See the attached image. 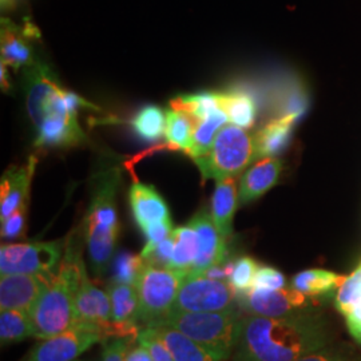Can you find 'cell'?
<instances>
[{"instance_id": "obj_4", "label": "cell", "mask_w": 361, "mask_h": 361, "mask_svg": "<svg viewBox=\"0 0 361 361\" xmlns=\"http://www.w3.org/2000/svg\"><path fill=\"white\" fill-rule=\"evenodd\" d=\"M82 264V247L71 238L66 243L65 255L58 269L30 313L35 338L42 340L59 335L77 324L75 297Z\"/></svg>"}, {"instance_id": "obj_38", "label": "cell", "mask_w": 361, "mask_h": 361, "mask_svg": "<svg viewBox=\"0 0 361 361\" xmlns=\"http://www.w3.org/2000/svg\"><path fill=\"white\" fill-rule=\"evenodd\" d=\"M137 337H106L102 361H125V353Z\"/></svg>"}, {"instance_id": "obj_5", "label": "cell", "mask_w": 361, "mask_h": 361, "mask_svg": "<svg viewBox=\"0 0 361 361\" xmlns=\"http://www.w3.org/2000/svg\"><path fill=\"white\" fill-rule=\"evenodd\" d=\"M240 312V308L224 312L173 310L153 325L173 326L200 344L214 361H226L237 344L243 319Z\"/></svg>"}, {"instance_id": "obj_3", "label": "cell", "mask_w": 361, "mask_h": 361, "mask_svg": "<svg viewBox=\"0 0 361 361\" xmlns=\"http://www.w3.org/2000/svg\"><path fill=\"white\" fill-rule=\"evenodd\" d=\"M122 182V165L116 158H104L90 178V204L82 231L87 244L91 268L104 276L116 249L121 225L116 210V194Z\"/></svg>"}, {"instance_id": "obj_21", "label": "cell", "mask_w": 361, "mask_h": 361, "mask_svg": "<svg viewBox=\"0 0 361 361\" xmlns=\"http://www.w3.org/2000/svg\"><path fill=\"white\" fill-rule=\"evenodd\" d=\"M296 116H280L267 123L255 135L256 159H262L277 155L289 141Z\"/></svg>"}, {"instance_id": "obj_43", "label": "cell", "mask_w": 361, "mask_h": 361, "mask_svg": "<svg viewBox=\"0 0 361 361\" xmlns=\"http://www.w3.org/2000/svg\"><path fill=\"white\" fill-rule=\"evenodd\" d=\"M16 3H18V0H1L3 8H13V7H16Z\"/></svg>"}, {"instance_id": "obj_33", "label": "cell", "mask_w": 361, "mask_h": 361, "mask_svg": "<svg viewBox=\"0 0 361 361\" xmlns=\"http://www.w3.org/2000/svg\"><path fill=\"white\" fill-rule=\"evenodd\" d=\"M258 267L259 265L257 261L249 256H243L234 261L229 283L237 292V295H243L252 290Z\"/></svg>"}, {"instance_id": "obj_34", "label": "cell", "mask_w": 361, "mask_h": 361, "mask_svg": "<svg viewBox=\"0 0 361 361\" xmlns=\"http://www.w3.org/2000/svg\"><path fill=\"white\" fill-rule=\"evenodd\" d=\"M173 250H174V240L171 234L165 241L157 245H145L141 252V256L150 265L170 269Z\"/></svg>"}, {"instance_id": "obj_15", "label": "cell", "mask_w": 361, "mask_h": 361, "mask_svg": "<svg viewBox=\"0 0 361 361\" xmlns=\"http://www.w3.org/2000/svg\"><path fill=\"white\" fill-rule=\"evenodd\" d=\"M106 290L110 297L111 323L116 337H137L141 331L137 285L110 281Z\"/></svg>"}, {"instance_id": "obj_19", "label": "cell", "mask_w": 361, "mask_h": 361, "mask_svg": "<svg viewBox=\"0 0 361 361\" xmlns=\"http://www.w3.org/2000/svg\"><path fill=\"white\" fill-rule=\"evenodd\" d=\"M283 164L279 158L268 157L259 159L246 171L240 180L238 200L240 205H247L268 193L279 182Z\"/></svg>"}, {"instance_id": "obj_17", "label": "cell", "mask_w": 361, "mask_h": 361, "mask_svg": "<svg viewBox=\"0 0 361 361\" xmlns=\"http://www.w3.org/2000/svg\"><path fill=\"white\" fill-rule=\"evenodd\" d=\"M35 165L37 158L31 157L25 166L8 169L3 174L0 183V221H4L28 201V190Z\"/></svg>"}, {"instance_id": "obj_10", "label": "cell", "mask_w": 361, "mask_h": 361, "mask_svg": "<svg viewBox=\"0 0 361 361\" xmlns=\"http://www.w3.org/2000/svg\"><path fill=\"white\" fill-rule=\"evenodd\" d=\"M107 336L98 326L75 324L59 335L42 338L20 361H75Z\"/></svg>"}, {"instance_id": "obj_32", "label": "cell", "mask_w": 361, "mask_h": 361, "mask_svg": "<svg viewBox=\"0 0 361 361\" xmlns=\"http://www.w3.org/2000/svg\"><path fill=\"white\" fill-rule=\"evenodd\" d=\"M143 267H145V259L141 255L137 256L129 252H122L113 261L111 281L137 285Z\"/></svg>"}, {"instance_id": "obj_11", "label": "cell", "mask_w": 361, "mask_h": 361, "mask_svg": "<svg viewBox=\"0 0 361 361\" xmlns=\"http://www.w3.org/2000/svg\"><path fill=\"white\" fill-rule=\"evenodd\" d=\"M310 298L296 289H252L243 295H237V305L249 316L259 317H286L310 312Z\"/></svg>"}, {"instance_id": "obj_30", "label": "cell", "mask_w": 361, "mask_h": 361, "mask_svg": "<svg viewBox=\"0 0 361 361\" xmlns=\"http://www.w3.org/2000/svg\"><path fill=\"white\" fill-rule=\"evenodd\" d=\"M131 126L142 140L153 142L165 135L166 114L157 106H146L134 116Z\"/></svg>"}, {"instance_id": "obj_18", "label": "cell", "mask_w": 361, "mask_h": 361, "mask_svg": "<svg viewBox=\"0 0 361 361\" xmlns=\"http://www.w3.org/2000/svg\"><path fill=\"white\" fill-rule=\"evenodd\" d=\"M129 202L134 219L142 232L153 224L171 219L168 204L150 185L135 182L130 188Z\"/></svg>"}, {"instance_id": "obj_7", "label": "cell", "mask_w": 361, "mask_h": 361, "mask_svg": "<svg viewBox=\"0 0 361 361\" xmlns=\"http://www.w3.org/2000/svg\"><path fill=\"white\" fill-rule=\"evenodd\" d=\"M185 276L180 271L154 267L145 261L137 283L141 329L159 322L174 310Z\"/></svg>"}, {"instance_id": "obj_2", "label": "cell", "mask_w": 361, "mask_h": 361, "mask_svg": "<svg viewBox=\"0 0 361 361\" xmlns=\"http://www.w3.org/2000/svg\"><path fill=\"white\" fill-rule=\"evenodd\" d=\"M28 116L37 131V145L47 147L77 146L86 140L78 121L79 107H92L62 87L51 68L37 58L23 68Z\"/></svg>"}, {"instance_id": "obj_41", "label": "cell", "mask_w": 361, "mask_h": 361, "mask_svg": "<svg viewBox=\"0 0 361 361\" xmlns=\"http://www.w3.org/2000/svg\"><path fill=\"white\" fill-rule=\"evenodd\" d=\"M125 361H153L149 349L138 340L133 341L125 353Z\"/></svg>"}, {"instance_id": "obj_22", "label": "cell", "mask_w": 361, "mask_h": 361, "mask_svg": "<svg viewBox=\"0 0 361 361\" xmlns=\"http://www.w3.org/2000/svg\"><path fill=\"white\" fill-rule=\"evenodd\" d=\"M219 104L233 125L243 129H250L255 125L258 106L250 91L237 89L219 92Z\"/></svg>"}, {"instance_id": "obj_26", "label": "cell", "mask_w": 361, "mask_h": 361, "mask_svg": "<svg viewBox=\"0 0 361 361\" xmlns=\"http://www.w3.org/2000/svg\"><path fill=\"white\" fill-rule=\"evenodd\" d=\"M193 118L178 109L166 110L165 138L170 146L190 154L194 143Z\"/></svg>"}, {"instance_id": "obj_40", "label": "cell", "mask_w": 361, "mask_h": 361, "mask_svg": "<svg viewBox=\"0 0 361 361\" xmlns=\"http://www.w3.org/2000/svg\"><path fill=\"white\" fill-rule=\"evenodd\" d=\"M296 361H348L345 355L338 349L325 348L314 350L310 355H305Z\"/></svg>"}, {"instance_id": "obj_27", "label": "cell", "mask_w": 361, "mask_h": 361, "mask_svg": "<svg viewBox=\"0 0 361 361\" xmlns=\"http://www.w3.org/2000/svg\"><path fill=\"white\" fill-rule=\"evenodd\" d=\"M35 337L31 314L22 310H6L0 313V343L1 347Z\"/></svg>"}, {"instance_id": "obj_9", "label": "cell", "mask_w": 361, "mask_h": 361, "mask_svg": "<svg viewBox=\"0 0 361 361\" xmlns=\"http://www.w3.org/2000/svg\"><path fill=\"white\" fill-rule=\"evenodd\" d=\"M238 308L237 292L229 281L214 280L207 276H185L176 310L186 312H224Z\"/></svg>"}, {"instance_id": "obj_8", "label": "cell", "mask_w": 361, "mask_h": 361, "mask_svg": "<svg viewBox=\"0 0 361 361\" xmlns=\"http://www.w3.org/2000/svg\"><path fill=\"white\" fill-rule=\"evenodd\" d=\"M63 240L50 243L1 244L0 274H54L65 255Z\"/></svg>"}, {"instance_id": "obj_29", "label": "cell", "mask_w": 361, "mask_h": 361, "mask_svg": "<svg viewBox=\"0 0 361 361\" xmlns=\"http://www.w3.org/2000/svg\"><path fill=\"white\" fill-rule=\"evenodd\" d=\"M170 106L173 109L183 110L193 118L194 123H197L205 119L217 107H221L219 92L205 91L193 95H180L170 101Z\"/></svg>"}, {"instance_id": "obj_36", "label": "cell", "mask_w": 361, "mask_h": 361, "mask_svg": "<svg viewBox=\"0 0 361 361\" xmlns=\"http://www.w3.org/2000/svg\"><path fill=\"white\" fill-rule=\"evenodd\" d=\"M283 288H286V280L281 271L271 267H261V265L258 267L252 289L274 290V289H283Z\"/></svg>"}, {"instance_id": "obj_25", "label": "cell", "mask_w": 361, "mask_h": 361, "mask_svg": "<svg viewBox=\"0 0 361 361\" xmlns=\"http://www.w3.org/2000/svg\"><path fill=\"white\" fill-rule=\"evenodd\" d=\"M174 250L170 269L189 274L198 255V235L190 224L173 231Z\"/></svg>"}, {"instance_id": "obj_20", "label": "cell", "mask_w": 361, "mask_h": 361, "mask_svg": "<svg viewBox=\"0 0 361 361\" xmlns=\"http://www.w3.org/2000/svg\"><path fill=\"white\" fill-rule=\"evenodd\" d=\"M240 204L235 177L216 180L210 214L219 233L229 240L233 234V219Z\"/></svg>"}, {"instance_id": "obj_37", "label": "cell", "mask_w": 361, "mask_h": 361, "mask_svg": "<svg viewBox=\"0 0 361 361\" xmlns=\"http://www.w3.org/2000/svg\"><path fill=\"white\" fill-rule=\"evenodd\" d=\"M27 202L18 207L11 216L1 221V238L13 240L20 237L26 228Z\"/></svg>"}, {"instance_id": "obj_35", "label": "cell", "mask_w": 361, "mask_h": 361, "mask_svg": "<svg viewBox=\"0 0 361 361\" xmlns=\"http://www.w3.org/2000/svg\"><path fill=\"white\" fill-rule=\"evenodd\" d=\"M137 340L149 349L153 361H174L171 352L166 344L159 338L152 328H142L137 336Z\"/></svg>"}, {"instance_id": "obj_39", "label": "cell", "mask_w": 361, "mask_h": 361, "mask_svg": "<svg viewBox=\"0 0 361 361\" xmlns=\"http://www.w3.org/2000/svg\"><path fill=\"white\" fill-rule=\"evenodd\" d=\"M173 231L174 229L171 219H165L150 225L147 229L143 231V234L146 235V245H157L165 241L173 234Z\"/></svg>"}, {"instance_id": "obj_28", "label": "cell", "mask_w": 361, "mask_h": 361, "mask_svg": "<svg viewBox=\"0 0 361 361\" xmlns=\"http://www.w3.org/2000/svg\"><path fill=\"white\" fill-rule=\"evenodd\" d=\"M228 121V116L222 107H217L205 119L197 122L194 128L193 149L189 155L194 159L200 155L205 154L214 141V137L226 125Z\"/></svg>"}, {"instance_id": "obj_6", "label": "cell", "mask_w": 361, "mask_h": 361, "mask_svg": "<svg viewBox=\"0 0 361 361\" xmlns=\"http://www.w3.org/2000/svg\"><path fill=\"white\" fill-rule=\"evenodd\" d=\"M255 159V135L232 123L219 130L207 153L193 161L202 180H219L237 177Z\"/></svg>"}, {"instance_id": "obj_44", "label": "cell", "mask_w": 361, "mask_h": 361, "mask_svg": "<svg viewBox=\"0 0 361 361\" xmlns=\"http://www.w3.org/2000/svg\"><path fill=\"white\" fill-rule=\"evenodd\" d=\"M85 361H87V360H85Z\"/></svg>"}, {"instance_id": "obj_31", "label": "cell", "mask_w": 361, "mask_h": 361, "mask_svg": "<svg viewBox=\"0 0 361 361\" xmlns=\"http://www.w3.org/2000/svg\"><path fill=\"white\" fill-rule=\"evenodd\" d=\"M335 305L344 317L361 307V264L349 276H345V280L338 286Z\"/></svg>"}, {"instance_id": "obj_1", "label": "cell", "mask_w": 361, "mask_h": 361, "mask_svg": "<svg viewBox=\"0 0 361 361\" xmlns=\"http://www.w3.org/2000/svg\"><path fill=\"white\" fill-rule=\"evenodd\" d=\"M329 344L326 324L310 312L241 319L233 361H296Z\"/></svg>"}, {"instance_id": "obj_14", "label": "cell", "mask_w": 361, "mask_h": 361, "mask_svg": "<svg viewBox=\"0 0 361 361\" xmlns=\"http://www.w3.org/2000/svg\"><path fill=\"white\" fill-rule=\"evenodd\" d=\"M51 276L13 273L0 277V310L28 312L34 308L39 296Z\"/></svg>"}, {"instance_id": "obj_12", "label": "cell", "mask_w": 361, "mask_h": 361, "mask_svg": "<svg viewBox=\"0 0 361 361\" xmlns=\"http://www.w3.org/2000/svg\"><path fill=\"white\" fill-rule=\"evenodd\" d=\"M77 324L98 326L107 337H116L111 323V304L107 290H102L91 281L85 261L80 267V281L75 297Z\"/></svg>"}, {"instance_id": "obj_16", "label": "cell", "mask_w": 361, "mask_h": 361, "mask_svg": "<svg viewBox=\"0 0 361 361\" xmlns=\"http://www.w3.org/2000/svg\"><path fill=\"white\" fill-rule=\"evenodd\" d=\"M37 38V30L32 26H18L8 18L1 19L0 49L1 65L15 70L25 68L37 61L32 40Z\"/></svg>"}, {"instance_id": "obj_24", "label": "cell", "mask_w": 361, "mask_h": 361, "mask_svg": "<svg viewBox=\"0 0 361 361\" xmlns=\"http://www.w3.org/2000/svg\"><path fill=\"white\" fill-rule=\"evenodd\" d=\"M345 276L336 274L334 271L324 269H308L300 271L292 279V288L305 296L323 297L331 295L343 284Z\"/></svg>"}, {"instance_id": "obj_42", "label": "cell", "mask_w": 361, "mask_h": 361, "mask_svg": "<svg viewBox=\"0 0 361 361\" xmlns=\"http://www.w3.org/2000/svg\"><path fill=\"white\" fill-rule=\"evenodd\" d=\"M345 319H347L349 334L361 344V307L352 310Z\"/></svg>"}, {"instance_id": "obj_13", "label": "cell", "mask_w": 361, "mask_h": 361, "mask_svg": "<svg viewBox=\"0 0 361 361\" xmlns=\"http://www.w3.org/2000/svg\"><path fill=\"white\" fill-rule=\"evenodd\" d=\"M189 224L198 235V255L189 274L200 276L209 268L231 259L228 240L219 233L207 209H200Z\"/></svg>"}, {"instance_id": "obj_23", "label": "cell", "mask_w": 361, "mask_h": 361, "mask_svg": "<svg viewBox=\"0 0 361 361\" xmlns=\"http://www.w3.org/2000/svg\"><path fill=\"white\" fill-rule=\"evenodd\" d=\"M147 328H152L166 344L174 361H214L200 344L173 326L153 325Z\"/></svg>"}]
</instances>
